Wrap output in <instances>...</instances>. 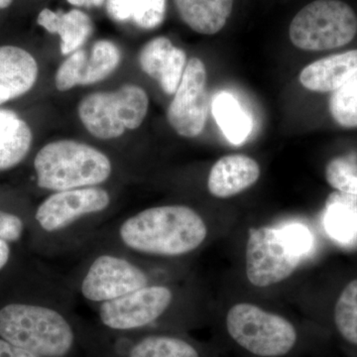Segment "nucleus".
Wrapping results in <instances>:
<instances>
[{"label":"nucleus","mask_w":357,"mask_h":357,"mask_svg":"<svg viewBox=\"0 0 357 357\" xmlns=\"http://www.w3.org/2000/svg\"><path fill=\"white\" fill-rule=\"evenodd\" d=\"M208 74L199 58H192L167 110V119L174 130L185 138H195L203 132L208 119Z\"/></svg>","instance_id":"9d476101"},{"label":"nucleus","mask_w":357,"mask_h":357,"mask_svg":"<svg viewBox=\"0 0 357 357\" xmlns=\"http://www.w3.org/2000/svg\"><path fill=\"white\" fill-rule=\"evenodd\" d=\"M357 16L340 0H316L296 14L289 28L293 45L304 51H326L351 43Z\"/></svg>","instance_id":"423d86ee"},{"label":"nucleus","mask_w":357,"mask_h":357,"mask_svg":"<svg viewBox=\"0 0 357 357\" xmlns=\"http://www.w3.org/2000/svg\"><path fill=\"white\" fill-rule=\"evenodd\" d=\"M223 328L232 344L252 357H289L301 342L291 319L249 302L229 307Z\"/></svg>","instance_id":"20e7f679"},{"label":"nucleus","mask_w":357,"mask_h":357,"mask_svg":"<svg viewBox=\"0 0 357 357\" xmlns=\"http://www.w3.org/2000/svg\"><path fill=\"white\" fill-rule=\"evenodd\" d=\"M284 241L279 229L270 227L249 229L245 246V274L256 288H267L287 280L302 263Z\"/></svg>","instance_id":"6e6552de"},{"label":"nucleus","mask_w":357,"mask_h":357,"mask_svg":"<svg viewBox=\"0 0 357 357\" xmlns=\"http://www.w3.org/2000/svg\"><path fill=\"white\" fill-rule=\"evenodd\" d=\"M284 241L296 255L303 256L312 248V237L310 230L300 223H291L279 229Z\"/></svg>","instance_id":"cd10ccee"},{"label":"nucleus","mask_w":357,"mask_h":357,"mask_svg":"<svg viewBox=\"0 0 357 357\" xmlns=\"http://www.w3.org/2000/svg\"><path fill=\"white\" fill-rule=\"evenodd\" d=\"M119 241L131 252L152 257L176 258L198 250L208 236L201 213L185 204L151 206L124 220Z\"/></svg>","instance_id":"f257e3e1"},{"label":"nucleus","mask_w":357,"mask_h":357,"mask_svg":"<svg viewBox=\"0 0 357 357\" xmlns=\"http://www.w3.org/2000/svg\"><path fill=\"white\" fill-rule=\"evenodd\" d=\"M330 112L342 128H357V73L331 96Z\"/></svg>","instance_id":"b1692460"},{"label":"nucleus","mask_w":357,"mask_h":357,"mask_svg":"<svg viewBox=\"0 0 357 357\" xmlns=\"http://www.w3.org/2000/svg\"><path fill=\"white\" fill-rule=\"evenodd\" d=\"M0 357H38L0 337Z\"/></svg>","instance_id":"c756f323"},{"label":"nucleus","mask_w":357,"mask_h":357,"mask_svg":"<svg viewBox=\"0 0 357 357\" xmlns=\"http://www.w3.org/2000/svg\"><path fill=\"white\" fill-rule=\"evenodd\" d=\"M0 337L38 357H75L83 345L79 328L62 312L26 303L0 309Z\"/></svg>","instance_id":"f03ea898"},{"label":"nucleus","mask_w":357,"mask_h":357,"mask_svg":"<svg viewBox=\"0 0 357 357\" xmlns=\"http://www.w3.org/2000/svg\"><path fill=\"white\" fill-rule=\"evenodd\" d=\"M213 114L223 135L230 143L241 145L253 130V121L238 100L227 91H220L211 102Z\"/></svg>","instance_id":"aec40b11"},{"label":"nucleus","mask_w":357,"mask_h":357,"mask_svg":"<svg viewBox=\"0 0 357 357\" xmlns=\"http://www.w3.org/2000/svg\"><path fill=\"white\" fill-rule=\"evenodd\" d=\"M357 73V49L328 56L307 65L300 74L305 89L333 93Z\"/></svg>","instance_id":"dca6fc26"},{"label":"nucleus","mask_w":357,"mask_h":357,"mask_svg":"<svg viewBox=\"0 0 357 357\" xmlns=\"http://www.w3.org/2000/svg\"><path fill=\"white\" fill-rule=\"evenodd\" d=\"M2 213H3V211L0 210V217H1Z\"/></svg>","instance_id":"72a5a7b5"},{"label":"nucleus","mask_w":357,"mask_h":357,"mask_svg":"<svg viewBox=\"0 0 357 357\" xmlns=\"http://www.w3.org/2000/svg\"><path fill=\"white\" fill-rule=\"evenodd\" d=\"M149 109L144 89L126 84L112 91H96L84 96L77 107L79 119L93 137L112 140L126 130L142 126Z\"/></svg>","instance_id":"39448f33"},{"label":"nucleus","mask_w":357,"mask_h":357,"mask_svg":"<svg viewBox=\"0 0 357 357\" xmlns=\"http://www.w3.org/2000/svg\"><path fill=\"white\" fill-rule=\"evenodd\" d=\"M260 175L261 169L255 159L243 154L227 155L211 167L208 190L215 198H231L255 185Z\"/></svg>","instance_id":"4468645a"},{"label":"nucleus","mask_w":357,"mask_h":357,"mask_svg":"<svg viewBox=\"0 0 357 357\" xmlns=\"http://www.w3.org/2000/svg\"><path fill=\"white\" fill-rule=\"evenodd\" d=\"M151 284L147 272L123 256H96L82 279L79 291L89 302H109Z\"/></svg>","instance_id":"1a4fd4ad"},{"label":"nucleus","mask_w":357,"mask_h":357,"mask_svg":"<svg viewBox=\"0 0 357 357\" xmlns=\"http://www.w3.org/2000/svg\"><path fill=\"white\" fill-rule=\"evenodd\" d=\"M10 246L6 241L0 238V271L6 266L10 258Z\"/></svg>","instance_id":"7c9ffc66"},{"label":"nucleus","mask_w":357,"mask_h":357,"mask_svg":"<svg viewBox=\"0 0 357 357\" xmlns=\"http://www.w3.org/2000/svg\"><path fill=\"white\" fill-rule=\"evenodd\" d=\"M139 65L147 76L158 82L164 93L171 96L176 93L182 79L187 55L167 37H156L141 49Z\"/></svg>","instance_id":"ddd939ff"},{"label":"nucleus","mask_w":357,"mask_h":357,"mask_svg":"<svg viewBox=\"0 0 357 357\" xmlns=\"http://www.w3.org/2000/svg\"><path fill=\"white\" fill-rule=\"evenodd\" d=\"M234 0H174L180 17L195 32L217 34L227 24Z\"/></svg>","instance_id":"a211bd4d"},{"label":"nucleus","mask_w":357,"mask_h":357,"mask_svg":"<svg viewBox=\"0 0 357 357\" xmlns=\"http://www.w3.org/2000/svg\"><path fill=\"white\" fill-rule=\"evenodd\" d=\"M88 55L84 49H79L68 56L58 68L55 76V86L59 91H68L79 86Z\"/></svg>","instance_id":"bb28decb"},{"label":"nucleus","mask_w":357,"mask_h":357,"mask_svg":"<svg viewBox=\"0 0 357 357\" xmlns=\"http://www.w3.org/2000/svg\"><path fill=\"white\" fill-rule=\"evenodd\" d=\"M33 134L27 122L9 109H0V171L10 170L31 149Z\"/></svg>","instance_id":"6ab92c4d"},{"label":"nucleus","mask_w":357,"mask_h":357,"mask_svg":"<svg viewBox=\"0 0 357 357\" xmlns=\"http://www.w3.org/2000/svg\"><path fill=\"white\" fill-rule=\"evenodd\" d=\"M70 4L74 6L100 7L105 0H67Z\"/></svg>","instance_id":"2f4dec72"},{"label":"nucleus","mask_w":357,"mask_h":357,"mask_svg":"<svg viewBox=\"0 0 357 357\" xmlns=\"http://www.w3.org/2000/svg\"><path fill=\"white\" fill-rule=\"evenodd\" d=\"M326 229L328 234L342 243H351L357 234L349 213L338 204H326Z\"/></svg>","instance_id":"a878e982"},{"label":"nucleus","mask_w":357,"mask_h":357,"mask_svg":"<svg viewBox=\"0 0 357 357\" xmlns=\"http://www.w3.org/2000/svg\"><path fill=\"white\" fill-rule=\"evenodd\" d=\"M32 54L17 46H0V105L24 96L38 79Z\"/></svg>","instance_id":"2eb2a0df"},{"label":"nucleus","mask_w":357,"mask_h":357,"mask_svg":"<svg viewBox=\"0 0 357 357\" xmlns=\"http://www.w3.org/2000/svg\"><path fill=\"white\" fill-rule=\"evenodd\" d=\"M333 321L340 337L357 347V279L349 282L338 296Z\"/></svg>","instance_id":"5701e85b"},{"label":"nucleus","mask_w":357,"mask_h":357,"mask_svg":"<svg viewBox=\"0 0 357 357\" xmlns=\"http://www.w3.org/2000/svg\"><path fill=\"white\" fill-rule=\"evenodd\" d=\"M39 188L52 192L96 187L112 174L109 157L96 147L72 139L48 143L34 158Z\"/></svg>","instance_id":"7ed1b4c3"},{"label":"nucleus","mask_w":357,"mask_h":357,"mask_svg":"<svg viewBox=\"0 0 357 357\" xmlns=\"http://www.w3.org/2000/svg\"><path fill=\"white\" fill-rule=\"evenodd\" d=\"M37 23L47 32L60 36V49L63 55L69 56L81 49L93 31V21L88 14L79 9L55 13L45 8L39 13Z\"/></svg>","instance_id":"f3484780"},{"label":"nucleus","mask_w":357,"mask_h":357,"mask_svg":"<svg viewBox=\"0 0 357 357\" xmlns=\"http://www.w3.org/2000/svg\"><path fill=\"white\" fill-rule=\"evenodd\" d=\"M114 335L116 342L96 347V357H211L203 345L171 331Z\"/></svg>","instance_id":"f8f14e48"},{"label":"nucleus","mask_w":357,"mask_h":357,"mask_svg":"<svg viewBox=\"0 0 357 357\" xmlns=\"http://www.w3.org/2000/svg\"><path fill=\"white\" fill-rule=\"evenodd\" d=\"M112 197L100 185L53 192L39 204L35 220L44 231L55 234L82 218L109 208Z\"/></svg>","instance_id":"9b49d317"},{"label":"nucleus","mask_w":357,"mask_h":357,"mask_svg":"<svg viewBox=\"0 0 357 357\" xmlns=\"http://www.w3.org/2000/svg\"><path fill=\"white\" fill-rule=\"evenodd\" d=\"M107 10L117 22H132L142 29H154L165 20L167 0H107Z\"/></svg>","instance_id":"412c9836"},{"label":"nucleus","mask_w":357,"mask_h":357,"mask_svg":"<svg viewBox=\"0 0 357 357\" xmlns=\"http://www.w3.org/2000/svg\"><path fill=\"white\" fill-rule=\"evenodd\" d=\"M121 52L109 40H98L91 48L82 75L79 86L98 84L110 76L119 68Z\"/></svg>","instance_id":"4be33fe9"},{"label":"nucleus","mask_w":357,"mask_h":357,"mask_svg":"<svg viewBox=\"0 0 357 357\" xmlns=\"http://www.w3.org/2000/svg\"><path fill=\"white\" fill-rule=\"evenodd\" d=\"M326 204H338L344 208L351 218L357 234V196L335 191L328 197Z\"/></svg>","instance_id":"c85d7f7f"},{"label":"nucleus","mask_w":357,"mask_h":357,"mask_svg":"<svg viewBox=\"0 0 357 357\" xmlns=\"http://www.w3.org/2000/svg\"><path fill=\"white\" fill-rule=\"evenodd\" d=\"M175 299V291L169 286L148 284L119 299L100 304L98 319L112 333L155 331L172 309Z\"/></svg>","instance_id":"0eeeda50"},{"label":"nucleus","mask_w":357,"mask_h":357,"mask_svg":"<svg viewBox=\"0 0 357 357\" xmlns=\"http://www.w3.org/2000/svg\"><path fill=\"white\" fill-rule=\"evenodd\" d=\"M328 185L337 192L357 196V163L352 155L331 160L326 167Z\"/></svg>","instance_id":"393cba45"},{"label":"nucleus","mask_w":357,"mask_h":357,"mask_svg":"<svg viewBox=\"0 0 357 357\" xmlns=\"http://www.w3.org/2000/svg\"><path fill=\"white\" fill-rule=\"evenodd\" d=\"M13 0H0V9L7 8L13 3Z\"/></svg>","instance_id":"473e14b6"}]
</instances>
